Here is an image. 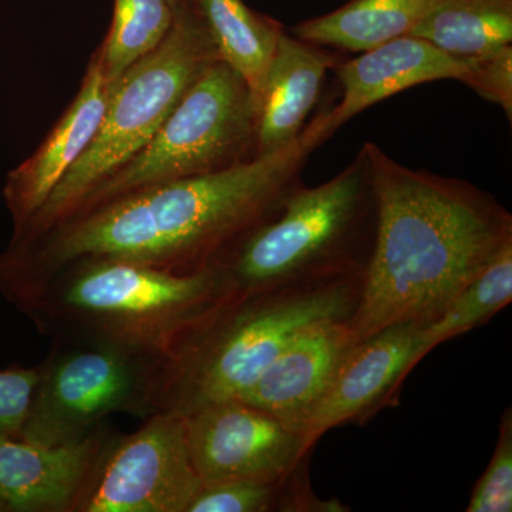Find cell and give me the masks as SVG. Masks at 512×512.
Returning <instances> with one entry per match:
<instances>
[{"label":"cell","mask_w":512,"mask_h":512,"mask_svg":"<svg viewBox=\"0 0 512 512\" xmlns=\"http://www.w3.org/2000/svg\"><path fill=\"white\" fill-rule=\"evenodd\" d=\"M311 151L301 134L268 156L141 188L74 215L36 251L0 256V291L19 303L60 269L92 259L173 272L207 268L274 217Z\"/></svg>","instance_id":"1"},{"label":"cell","mask_w":512,"mask_h":512,"mask_svg":"<svg viewBox=\"0 0 512 512\" xmlns=\"http://www.w3.org/2000/svg\"><path fill=\"white\" fill-rule=\"evenodd\" d=\"M375 232L348 320L355 342L397 323L427 325L512 239L494 198L460 181L403 167L367 143Z\"/></svg>","instance_id":"2"},{"label":"cell","mask_w":512,"mask_h":512,"mask_svg":"<svg viewBox=\"0 0 512 512\" xmlns=\"http://www.w3.org/2000/svg\"><path fill=\"white\" fill-rule=\"evenodd\" d=\"M363 275L229 299L151 365L147 412L185 417L238 399L296 336L319 323L349 320Z\"/></svg>","instance_id":"3"},{"label":"cell","mask_w":512,"mask_h":512,"mask_svg":"<svg viewBox=\"0 0 512 512\" xmlns=\"http://www.w3.org/2000/svg\"><path fill=\"white\" fill-rule=\"evenodd\" d=\"M62 284L46 286L20 308L53 313L93 343L151 362L173 352L198 325L232 299L217 265L194 272L114 259L77 262ZM67 266V268H70Z\"/></svg>","instance_id":"4"},{"label":"cell","mask_w":512,"mask_h":512,"mask_svg":"<svg viewBox=\"0 0 512 512\" xmlns=\"http://www.w3.org/2000/svg\"><path fill=\"white\" fill-rule=\"evenodd\" d=\"M375 200L365 148L332 180L296 185L274 217L214 262L232 298L365 272Z\"/></svg>","instance_id":"5"},{"label":"cell","mask_w":512,"mask_h":512,"mask_svg":"<svg viewBox=\"0 0 512 512\" xmlns=\"http://www.w3.org/2000/svg\"><path fill=\"white\" fill-rule=\"evenodd\" d=\"M217 60L197 2L185 0L174 9L163 42L109 83L106 110L92 143L35 217L15 232L13 244L42 237L73 217L101 181L147 146L191 84Z\"/></svg>","instance_id":"6"},{"label":"cell","mask_w":512,"mask_h":512,"mask_svg":"<svg viewBox=\"0 0 512 512\" xmlns=\"http://www.w3.org/2000/svg\"><path fill=\"white\" fill-rule=\"evenodd\" d=\"M256 114L248 84L217 60L191 84L147 146L101 181L74 215L141 188L244 163L241 156L255 140Z\"/></svg>","instance_id":"7"},{"label":"cell","mask_w":512,"mask_h":512,"mask_svg":"<svg viewBox=\"0 0 512 512\" xmlns=\"http://www.w3.org/2000/svg\"><path fill=\"white\" fill-rule=\"evenodd\" d=\"M150 370L144 357L101 343L59 353L39 367L19 439L43 446L76 443L111 413L147 412Z\"/></svg>","instance_id":"8"},{"label":"cell","mask_w":512,"mask_h":512,"mask_svg":"<svg viewBox=\"0 0 512 512\" xmlns=\"http://www.w3.org/2000/svg\"><path fill=\"white\" fill-rule=\"evenodd\" d=\"M202 483L192 466L184 419H151L101 448L70 512H187Z\"/></svg>","instance_id":"9"},{"label":"cell","mask_w":512,"mask_h":512,"mask_svg":"<svg viewBox=\"0 0 512 512\" xmlns=\"http://www.w3.org/2000/svg\"><path fill=\"white\" fill-rule=\"evenodd\" d=\"M183 419L188 453L202 485L276 483L311 453L301 433L241 400L211 404Z\"/></svg>","instance_id":"10"},{"label":"cell","mask_w":512,"mask_h":512,"mask_svg":"<svg viewBox=\"0 0 512 512\" xmlns=\"http://www.w3.org/2000/svg\"><path fill=\"white\" fill-rule=\"evenodd\" d=\"M468 64L470 59L447 55L426 40L410 35L367 50L356 59L340 64L342 100L338 107L302 131L303 141L313 150L356 114L379 101L420 84L460 80Z\"/></svg>","instance_id":"11"},{"label":"cell","mask_w":512,"mask_h":512,"mask_svg":"<svg viewBox=\"0 0 512 512\" xmlns=\"http://www.w3.org/2000/svg\"><path fill=\"white\" fill-rule=\"evenodd\" d=\"M421 326L397 323L350 346L303 429L308 450L329 430L393 402L410 375V359Z\"/></svg>","instance_id":"12"},{"label":"cell","mask_w":512,"mask_h":512,"mask_svg":"<svg viewBox=\"0 0 512 512\" xmlns=\"http://www.w3.org/2000/svg\"><path fill=\"white\" fill-rule=\"evenodd\" d=\"M353 343L356 342L348 320L312 326L296 336L247 392L235 400L268 413L303 436L309 417Z\"/></svg>","instance_id":"13"},{"label":"cell","mask_w":512,"mask_h":512,"mask_svg":"<svg viewBox=\"0 0 512 512\" xmlns=\"http://www.w3.org/2000/svg\"><path fill=\"white\" fill-rule=\"evenodd\" d=\"M107 93L109 82L97 53L82 89L62 120L36 153L8 175L3 195L15 222V232L35 217L59 181L92 143L106 110Z\"/></svg>","instance_id":"14"},{"label":"cell","mask_w":512,"mask_h":512,"mask_svg":"<svg viewBox=\"0 0 512 512\" xmlns=\"http://www.w3.org/2000/svg\"><path fill=\"white\" fill-rule=\"evenodd\" d=\"M103 440L43 446L0 436V500L10 511H69Z\"/></svg>","instance_id":"15"},{"label":"cell","mask_w":512,"mask_h":512,"mask_svg":"<svg viewBox=\"0 0 512 512\" xmlns=\"http://www.w3.org/2000/svg\"><path fill=\"white\" fill-rule=\"evenodd\" d=\"M333 60L315 45L281 32L259 96L256 156L284 150L301 137Z\"/></svg>","instance_id":"16"},{"label":"cell","mask_w":512,"mask_h":512,"mask_svg":"<svg viewBox=\"0 0 512 512\" xmlns=\"http://www.w3.org/2000/svg\"><path fill=\"white\" fill-rule=\"evenodd\" d=\"M431 0H352L342 8L296 26L293 33L315 46L367 50L409 35Z\"/></svg>","instance_id":"17"},{"label":"cell","mask_w":512,"mask_h":512,"mask_svg":"<svg viewBox=\"0 0 512 512\" xmlns=\"http://www.w3.org/2000/svg\"><path fill=\"white\" fill-rule=\"evenodd\" d=\"M447 55L470 59L512 42V0H431L409 33Z\"/></svg>","instance_id":"18"},{"label":"cell","mask_w":512,"mask_h":512,"mask_svg":"<svg viewBox=\"0 0 512 512\" xmlns=\"http://www.w3.org/2000/svg\"><path fill=\"white\" fill-rule=\"evenodd\" d=\"M215 49L248 84L258 107L282 30L242 0H195Z\"/></svg>","instance_id":"19"},{"label":"cell","mask_w":512,"mask_h":512,"mask_svg":"<svg viewBox=\"0 0 512 512\" xmlns=\"http://www.w3.org/2000/svg\"><path fill=\"white\" fill-rule=\"evenodd\" d=\"M512 301V239L436 319L417 333L410 372L431 350L484 325Z\"/></svg>","instance_id":"20"},{"label":"cell","mask_w":512,"mask_h":512,"mask_svg":"<svg viewBox=\"0 0 512 512\" xmlns=\"http://www.w3.org/2000/svg\"><path fill=\"white\" fill-rule=\"evenodd\" d=\"M173 20L174 9L167 0H114L113 23L99 52L107 82L153 52Z\"/></svg>","instance_id":"21"},{"label":"cell","mask_w":512,"mask_h":512,"mask_svg":"<svg viewBox=\"0 0 512 512\" xmlns=\"http://www.w3.org/2000/svg\"><path fill=\"white\" fill-rule=\"evenodd\" d=\"M288 477L276 483L237 480L202 485L187 512L285 511Z\"/></svg>","instance_id":"22"},{"label":"cell","mask_w":512,"mask_h":512,"mask_svg":"<svg viewBox=\"0 0 512 512\" xmlns=\"http://www.w3.org/2000/svg\"><path fill=\"white\" fill-rule=\"evenodd\" d=\"M467 512L512 511V409L507 407L500 420L493 457L477 481Z\"/></svg>","instance_id":"23"},{"label":"cell","mask_w":512,"mask_h":512,"mask_svg":"<svg viewBox=\"0 0 512 512\" xmlns=\"http://www.w3.org/2000/svg\"><path fill=\"white\" fill-rule=\"evenodd\" d=\"M478 96L503 107L512 119V47H500L485 55L470 57L467 72L460 79Z\"/></svg>","instance_id":"24"},{"label":"cell","mask_w":512,"mask_h":512,"mask_svg":"<svg viewBox=\"0 0 512 512\" xmlns=\"http://www.w3.org/2000/svg\"><path fill=\"white\" fill-rule=\"evenodd\" d=\"M39 369H9L0 372V436L19 439L28 419Z\"/></svg>","instance_id":"25"},{"label":"cell","mask_w":512,"mask_h":512,"mask_svg":"<svg viewBox=\"0 0 512 512\" xmlns=\"http://www.w3.org/2000/svg\"><path fill=\"white\" fill-rule=\"evenodd\" d=\"M167 2L173 6V9H175L178 5H181V3L185 2V0H167Z\"/></svg>","instance_id":"26"},{"label":"cell","mask_w":512,"mask_h":512,"mask_svg":"<svg viewBox=\"0 0 512 512\" xmlns=\"http://www.w3.org/2000/svg\"><path fill=\"white\" fill-rule=\"evenodd\" d=\"M0 511H6L5 505H3L2 500H0Z\"/></svg>","instance_id":"27"}]
</instances>
